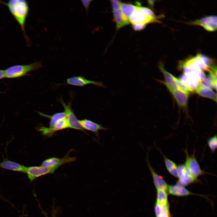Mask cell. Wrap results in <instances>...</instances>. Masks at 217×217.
<instances>
[{
  "label": "cell",
  "mask_w": 217,
  "mask_h": 217,
  "mask_svg": "<svg viewBox=\"0 0 217 217\" xmlns=\"http://www.w3.org/2000/svg\"><path fill=\"white\" fill-rule=\"evenodd\" d=\"M146 160L148 167L150 171L154 184L156 189H161L166 191L168 185L164 180L155 172L150 165L147 158Z\"/></svg>",
  "instance_id": "5bb4252c"
},
{
  "label": "cell",
  "mask_w": 217,
  "mask_h": 217,
  "mask_svg": "<svg viewBox=\"0 0 217 217\" xmlns=\"http://www.w3.org/2000/svg\"><path fill=\"white\" fill-rule=\"evenodd\" d=\"M159 67L160 70L162 72L165 80V82L162 81V82L167 88H169L173 90H179L175 80V77L166 71L164 68L162 64H160Z\"/></svg>",
  "instance_id": "2e32d148"
},
{
  "label": "cell",
  "mask_w": 217,
  "mask_h": 217,
  "mask_svg": "<svg viewBox=\"0 0 217 217\" xmlns=\"http://www.w3.org/2000/svg\"><path fill=\"white\" fill-rule=\"evenodd\" d=\"M186 160L184 165L190 171L193 176L196 179L202 175L203 171L197 160L194 154L190 156L187 151L185 150Z\"/></svg>",
  "instance_id": "8992f818"
},
{
  "label": "cell",
  "mask_w": 217,
  "mask_h": 217,
  "mask_svg": "<svg viewBox=\"0 0 217 217\" xmlns=\"http://www.w3.org/2000/svg\"><path fill=\"white\" fill-rule=\"evenodd\" d=\"M155 210L156 217H160L163 213L161 205L157 202L155 204Z\"/></svg>",
  "instance_id": "d4e9b609"
},
{
  "label": "cell",
  "mask_w": 217,
  "mask_h": 217,
  "mask_svg": "<svg viewBox=\"0 0 217 217\" xmlns=\"http://www.w3.org/2000/svg\"><path fill=\"white\" fill-rule=\"evenodd\" d=\"M137 6V5L130 4L121 3L120 9L121 12L124 17L128 21L130 17L136 10Z\"/></svg>",
  "instance_id": "ffe728a7"
},
{
  "label": "cell",
  "mask_w": 217,
  "mask_h": 217,
  "mask_svg": "<svg viewBox=\"0 0 217 217\" xmlns=\"http://www.w3.org/2000/svg\"><path fill=\"white\" fill-rule=\"evenodd\" d=\"M69 128V123L66 118L58 120L52 127H41L38 128V130L44 135L51 136L57 131Z\"/></svg>",
  "instance_id": "30bf717a"
},
{
  "label": "cell",
  "mask_w": 217,
  "mask_h": 217,
  "mask_svg": "<svg viewBox=\"0 0 217 217\" xmlns=\"http://www.w3.org/2000/svg\"><path fill=\"white\" fill-rule=\"evenodd\" d=\"M82 4L84 6L86 12H87L88 8L91 0H81Z\"/></svg>",
  "instance_id": "83f0119b"
},
{
  "label": "cell",
  "mask_w": 217,
  "mask_h": 217,
  "mask_svg": "<svg viewBox=\"0 0 217 217\" xmlns=\"http://www.w3.org/2000/svg\"><path fill=\"white\" fill-rule=\"evenodd\" d=\"M129 21L133 24L146 25L148 24L159 22L158 17L149 16L145 14L140 8V5H137L136 10L130 17Z\"/></svg>",
  "instance_id": "3957f363"
},
{
  "label": "cell",
  "mask_w": 217,
  "mask_h": 217,
  "mask_svg": "<svg viewBox=\"0 0 217 217\" xmlns=\"http://www.w3.org/2000/svg\"><path fill=\"white\" fill-rule=\"evenodd\" d=\"M167 190L169 194L177 196H184L192 193L184 186L177 183L173 185H168Z\"/></svg>",
  "instance_id": "d6986e66"
},
{
  "label": "cell",
  "mask_w": 217,
  "mask_h": 217,
  "mask_svg": "<svg viewBox=\"0 0 217 217\" xmlns=\"http://www.w3.org/2000/svg\"><path fill=\"white\" fill-rule=\"evenodd\" d=\"M0 93H1V91H0Z\"/></svg>",
  "instance_id": "f546056e"
},
{
  "label": "cell",
  "mask_w": 217,
  "mask_h": 217,
  "mask_svg": "<svg viewBox=\"0 0 217 217\" xmlns=\"http://www.w3.org/2000/svg\"><path fill=\"white\" fill-rule=\"evenodd\" d=\"M176 100L178 105L182 107L187 106L188 93L179 90H173L167 88Z\"/></svg>",
  "instance_id": "9a60e30c"
},
{
  "label": "cell",
  "mask_w": 217,
  "mask_h": 217,
  "mask_svg": "<svg viewBox=\"0 0 217 217\" xmlns=\"http://www.w3.org/2000/svg\"><path fill=\"white\" fill-rule=\"evenodd\" d=\"M164 161L166 168L173 176L178 178V166L173 161L163 156Z\"/></svg>",
  "instance_id": "7402d4cb"
},
{
  "label": "cell",
  "mask_w": 217,
  "mask_h": 217,
  "mask_svg": "<svg viewBox=\"0 0 217 217\" xmlns=\"http://www.w3.org/2000/svg\"><path fill=\"white\" fill-rule=\"evenodd\" d=\"M0 167L25 173L27 167L17 162L9 160H5L0 163Z\"/></svg>",
  "instance_id": "ac0fdd59"
},
{
  "label": "cell",
  "mask_w": 217,
  "mask_h": 217,
  "mask_svg": "<svg viewBox=\"0 0 217 217\" xmlns=\"http://www.w3.org/2000/svg\"><path fill=\"white\" fill-rule=\"evenodd\" d=\"M57 168L56 167H46L42 166L28 167H27L25 173L27 174L30 181H32L43 175L53 173Z\"/></svg>",
  "instance_id": "277c9868"
},
{
  "label": "cell",
  "mask_w": 217,
  "mask_h": 217,
  "mask_svg": "<svg viewBox=\"0 0 217 217\" xmlns=\"http://www.w3.org/2000/svg\"><path fill=\"white\" fill-rule=\"evenodd\" d=\"M42 66L39 61L27 65H17L10 67L5 70V77L15 78L26 75L29 72L37 70Z\"/></svg>",
  "instance_id": "7a4b0ae2"
},
{
  "label": "cell",
  "mask_w": 217,
  "mask_h": 217,
  "mask_svg": "<svg viewBox=\"0 0 217 217\" xmlns=\"http://www.w3.org/2000/svg\"><path fill=\"white\" fill-rule=\"evenodd\" d=\"M0 2L6 6L15 20L19 24L27 40L25 25L29 11L27 2L25 0H10L8 2L0 1Z\"/></svg>",
  "instance_id": "6da1fadb"
},
{
  "label": "cell",
  "mask_w": 217,
  "mask_h": 217,
  "mask_svg": "<svg viewBox=\"0 0 217 217\" xmlns=\"http://www.w3.org/2000/svg\"><path fill=\"white\" fill-rule=\"evenodd\" d=\"M5 77V70H0V79Z\"/></svg>",
  "instance_id": "f1b7e54d"
},
{
  "label": "cell",
  "mask_w": 217,
  "mask_h": 217,
  "mask_svg": "<svg viewBox=\"0 0 217 217\" xmlns=\"http://www.w3.org/2000/svg\"><path fill=\"white\" fill-rule=\"evenodd\" d=\"M141 10L146 15L153 17H156L154 13L149 8L144 7L140 6Z\"/></svg>",
  "instance_id": "484cf974"
},
{
  "label": "cell",
  "mask_w": 217,
  "mask_h": 217,
  "mask_svg": "<svg viewBox=\"0 0 217 217\" xmlns=\"http://www.w3.org/2000/svg\"><path fill=\"white\" fill-rule=\"evenodd\" d=\"M195 90L196 93L201 96L211 99L216 102V94L209 87L201 83Z\"/></svg>",
  "instance_id": "e0dca14e"
},
{
  "label": "cell",
  "mask_w": 217,
  "mask_h": 217,
  "mask_svg": "<svg viewBox=\"0 0 217 217\" xmlns=\"http://www.w3.org/2000/svg\"><path fill=\"white\" fill-rule=\"evenodd\" d=\"M112 5L114 19L116 22L117 29L118 30L130 23L123 15L120 9L121 3L119 0L111 1Z\"/></svg>",
  "instance_id": "5b68a950"
},
{
  "label": "cell",
  "mask_w": 217,
  "mask_h": 217,
  "mask_svg": "<svg viewBox=\"0 0 217 217\" xmlns=\"http://www.w3.org/2000/svg\"><path fill=\"white\" fill-rule=\"evenodd\" d=\"M61 102L64 110L66 119L69 123V128L78 130L84 131V130L79 124L78 120L72 111L71 103L66 104L62 100Z\"/></svg>",
  "instance_id": "52a82bcc"
},
{
  "label": "cell",
  "mask_w": 217,
  "mask_h": 217,
  "mask_svg": "<svg viewBox=\"0 0 217 217\" xmlns=\"http://www.w3.org/2000/svg\"><path fill=\"white\" fill-rule=\"evenodd\" d=\"M75 157H71L67 155L62 158L52 157L44 160L42 163L41 166L46 167H59L61 165L75 161Z\"/></svg>",
  "instance_id": "8fae6325"
},
{
  "label": "cell",
  "mask_w": 217,
  "mask_h": 217,
  "mask_svg": "<svg viewBox=\"0 0 217 217\" xmlns=\"http://www.w3.org/2000/svg\"><path fill=\"white\" fill-rule=\"evenodd\" d=\"M78 121L83 129L93 132L97 137L99 135V131H107L108 129L101 124L87 119L78 120Z\"/></svg>",
  "instance_id": "4fadbf2b"
},
{
  "label": "cell",
  "mask_w": 217,
  "mask_h": 217,
  "mask_svg": "<svg viewBox=\"0 0 217 217\" xmlns=\"http://www.w3.org/2000/svg\"><path fill=\"white\" fill-rule=\"evenodd\" d=\"M67 84L72 85L83 86L85 85L93 84L96 86L105 88V85L101 82L91 80L85 78L81 76H75L68 78Z\"/></svg>",
  "instance_id": "7c38bea8"
},
{
  "label": "cell",
  "mask_w": 217,
  "mask_h": 217,
  "mask_svg": "<svg viewBox=\"0 0 217 217\" xmlns=\"http://www.w3.org/2000/svg\"><path fill=\"white\" fill-rule=\"evenodd\" d=\"M38 112L40 115L48 118L50 119L49 127H53L59 120L66 118L65 114L64 112L57 113L51 115L46 114L40 112Z\"/></svg>",
  "instance_id": "44dd1931"
},
{
  "label": "cell",
  "mask_w": 217,
  "mask_h": 217,
  "mask_svg": "<svg viewBox=\"0 0 217 217\" xmlns=\"http://www.w3.org/2000/svg\"><path fill=\"white\" fill-rule=\"evenodd\" d=\"M157 190L156 202L161 205L168 204L167 194L166 191L161 189Z\"/></svg>",
  "instance_id": "603a6c76"
},
{
  "label": "cell",
  "mask_w": 217,
  "mask_h": 217,
  "mask_svg": "<svg viewBox=\"0 0 217 217\" xmlns=\"http://www.w3.org/2000/svg\"><path fill=\"white\" fill-rule=\"evenodd\" d=\"M190 23L201 26L208 31H214L217 29V16L214 15L206 16Z\"/></svg>",
  "instance_id": "9c48e42d"
},
{
  "label": "cell",
  "mask_w": 217,
  "mask_h": 217,
  "mask_svg": "<svg viewBox=\"0 0 217 217\" xmlns=\"http://www.w3.org/2000/svg\"><path fill=\"white\" fill-rule=\"evenodd\" d=\"M146 25L140 24H133L132 27L133 29L136 31H139L144 29Z\"/></svg>",
  "instance_id": "4316f807"
},
{
  "label": "cell",
  "mask_w": 217,
  "mask_h": 217,
  "mask_svg": "<svg viewBox=\"0 0 217 217\" xmlns=\"http://www.w3.org/2000/svg\"><path fill=\"white\" fill-rule=\"evenodd\" d=\"M216 135L210 137L207 141L208 145L212 152H214L217 148V139Z\"/></svg>",
  "instance_id": "cb8c5ba5"
},
{
  "label": "cell",
  "mask_w": 217,
  "mask_h": 217,
  "mask_svg": "<svg viewBox=\"0 0 217 217\" xmlns=\"http://www.w3.org/2000/svg\"><path fill=\"white\" fill-rule=\"evenodd\" d=\"M178 178L177 184L184 186H187L197 180L192 175L184 165L181 164L178 166Z\"/></svg>",
  "instance_id": "ba28073f"
}]
</instances>
